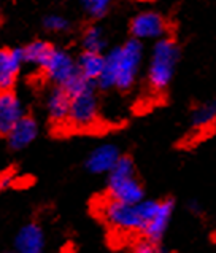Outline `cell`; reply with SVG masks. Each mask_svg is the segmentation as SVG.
<instances>
[{
  "label": "cell",
  "mask_w": 216,
  "mask_h": 253,
  "mask_svg": "<svg viewBox=\"0 0 216 253\" xmlns=\"http://www.w3.org/2000/svg\"><path fill=\"white\" fill-rule=\"evenodd\" d=\"M159 207V201H140L126 204L108 199L102 206V216L110 226L124 233H143L146 223Z\"/></svg>",
  "instance_id": "2"
},
{
  "label": "cell",
  "mask_w": 216,
  "mask_h": 253,
  "mask_svg": "<svg viewBox=\"0 0 216 253\" xmlns=\"http://www.w3.org/2000/svg\"><path fill=\"white\" fill-rule=\"evenodd\" d=\"M105 34L104 29L99 26H91L86 29V32L83 35V46L86 51H97L102 53V49L105 48Z\"/></svg>",
  "instance_id": "18"
},
{
  "label": "cell",
  "mask_w": 216,
  "mask_h": 253,
  "mask_svg": "<svg viewBox=\"0 0 216 253\" xmlns=\"http://www.w3.org/2000/svg\"><path fill=\"white\" fill-rule=\"evenodd\" d=\"M86 13L92 18H102L108 11L113 0H80Z\"/></svg>",
  "instance_id": "19"
},
{
  "label": "cell",
  "mask_w": 216,
  "mask_h": 253,
  "mask_svg": "<svg viewBox=\"0 0 216 253\" xmlns=\"http://www.w3.org/2000/svg\"><path fill=\"white\" fill-rule=\"evenodd\" d=\"M216 121V100L199 105L192 112V126L196 129H207Z\"/></svg>",
  "instance_id": "17"
},
{
  "label": "cell",
  "mask_w": 216,
  "mask_h": 253,
  "mask_svg": "<svg viewBox=\"0 0 216 253\" xmlns=\"http://www.w3.org/2000/svg\"><path fill=\"white\" fill-rule=\"evenodd\" d=\"M70 112L67 123L76 129H89L99 118V99L94 83H89L83 89L70 94Z\"/></svg>",
  "instance_id": "5"
},
{
  "label": "cell",
  "mask_w": 216,
  "mask_h": 253,
  "mask_svg": "<svg viewBox=\"0 0 216 253\" xmlns=\"http://www.w3.org/2000/svg\"><path fill=\"white\" fill-rule=\"evenodd\" d=\"M156 245H157V242L145 237L143 241H139L135 244V252H139V253H153V252H157Z\"/></svg>",
  "instance_id": "21"
},
{
  "label": "cell",
  "mask_w": 216,
  "mask_h": 253,
  "mask_svg": "<svg viewBox=\"0 0 216 253\" xmlns=\"http://www.w3.org/2000/svg\"><path fill=\"white\" fill-rule=\"evenodd\" d=\"M172 213H174V201L172 199H165V201H159V207L154 212V215L151 216L149 221L146 223L145 229H143V236L148 237V239L159 242L162 239V236L167 229Z\"/></svg>",
  "instance_id": "10"
},
{
  "label": "cell",
  "mask_w": 216,
  "mask_h": 253,
  "mask_svg": "<svg viewBox=\"0 0 216 253\" xmlns=\"http://www.w3.org/2000/svg\"><path fill=\"white\" fill-rule=\"evenodd\" d=\"M78 70L80 74L88 78L89 82H97L99 77L102 75V70L105 66V56L102 53H97V51H83V54L78 57Z\"/></svg>",
  "instance_id": "15"
},
{
  "label": "cell",
  "mask_w": 216,
  "mask_h": 253,
  "mask_svg": "<svg viewBox=\"0 0 216 253\" xmlns=\"http://www.w3.org/2000/svg\"><path fill=\"white\" fill-rule=\"evenodd\" d=\"M119 156L121 153L116 147L111 143H105V145H100L91 151L86 160V169L91 173H108L116 164Z\"/></svg>",
  "instance_id": "11"
},
{
  "label": "cell",
  "mask_w": 216,
  "mask_h": 253,
  "mask_svg": "<svg viewBox=\"0 0 216 253\" xmlns=\"http://www.w3.org/2000/svg\"><path fill=\"white\" fill-rule=\"evenodd\" d=\"M189 209H191L194 213H199L200 212V206L197 204V202H192V204H189Z\"/></svg>",
  "instance_id": "23"
},
{
  "label": "cell",
  "mask_w": 216,
  "mask_h": 253,
  "mask_svg": "<svg viewBox=\"0 0 216 253\" xmlns=\"http://www.w3.org/2000/svg\"><path fill=\"white\" fill-rule=\"evenodd\" d=\"M38 134V125L32 117H21L19 121L6 134L8 143L13 150H23L35 140Z\"/></svg>",
  "instance_id": "12"
},
{
  "label": "cell",
  "mask_w": 216,
  "mask_h": 253,
  "mask_svg": "<svg viewBox=\"0 0 216 253\" xmlns=\"http://www.w3.org/2000/svg\"><path fill=\"white\" fill-rule=\"evenodd\" d=\"M70 94L67 92L66 88L62 86H57L48 94L46 99V110H48V117L54 125H62V123H67L69 118V112H70Z\"/></svg>",
  "instance_id": "14"
},
{
  "label": "cell",
  "mask_w": 216,
  "mask_h": 253,
  "mask_svg": "<svg viewBox=\"0 0 216 253\" xmlns=\"http://www.w3.org/2000/svg\"><path fill=\"white\" fill-rule=\"evenodd\" d=\"M131 34L137 40H159L167 34V23L156 11H143L131 21Z\"/></svg>",
  "instance_id": "7"
},
{
  "label": "cell",
  "mask_w": 216,
  "mask_h": 253,
  "mask_svg": "<svg viewBox=\"0 0 216 253\" xmlns=\"http://www.w3.org/2000/svg\"><path fill=\"white\" fill-rule=\"evenodd\" d=\"M43 26H45L46 31L49 32H67L70 29V23L64 18V16H59V14H49L45 19H43Z\"/></svg>",
  "instance_id": "20"
},
{
  "label": "cell",
  "mask_w": 216,
  "mask_h": 253,
  "mask_svg": "<svg viewBox=\"0 0 216 253\" xmlns=\"http://www.w3.org/2000/svg\"><path fill=\"white\" fill-rule=\"evenodd\" d=\"M178 57L180 49L172 39L162 37L156 42L148 67V82L154 91H164L170 84Z\"/></svg>",
  "instance_id": "4"
},
{
  "label": "cell",
  "mask_w": 216,
  "mask_h": 253,
  "mask_svg": "<svg viewBox=\"0 0 216 253\" xmlns=\"http://www.w3.org/2000/svg\"><path fill=\"white\" fill-rule=\"evenodd\" d=\"M143 59V45L140 40L132 39L122 46L113 48L105 54L102 75L96 82L102 89L116 88L119 91L131 89L139 75Z\"/></svg>",
  "instance_id": "1"
},
{
  "label": "cell",
  "mask_w": 216,
  "mask_h": 253,
  "mask_svg": "<svg viewBox=\"0 0 216 253\" xmlns=\"http://www.w3.org/2000/svg\"><path fill=\"white\" fill-rule=\"evenodd\" d=\"M41 70L45 72V75L57 86H66L70 80H73V78L80 74L73 57L67 51L57 49V48H54L51 51L46 62L43 64Z\"/></svg>",
  "instance_id": "6"
},
{
  "label": "cell",
  "mask_w": 216,
  "mask_h": 253,
  "mask_svg": "<svg viewBox=\"0 0 216 253\" xmlns=\"http://www.w3.org/2000/svg\"><path fill=\"white\" fill-rule=\"evenodd\" d=\"M108 198L126 204H135L143 199V186L135 178L132 158L121 155L108 172Z\"/></svg>",
  "instance_id": "3"
},
{
  "label": "cell",
  "mask_w": 216,
  "mask_h": 253,
  "mask_svg": "<svg viewBox=\"0 0 216 253\" xmlns=\"http://www.w3.org/2000/svg\"><path fill=\"white\" fill-rule=\"evenodd\" d=\"M53 49L54 46L49 45L48 42H34L31 45H27L26 48H23L24 62L34 64V66H38L41 69Z\"/></svg>",
  "instance_id": "16"
},
{
  "label": "cell",
  "mask_w": 216,
  "mask_h": 253,
  "mask_svg": "<svg viewBox=\"0 0 216 253\" xmlns=\"http://www.w3.org/2000/svg\"><path fill=\"white\" fill-rule=\"evenodd\" d=\"M24 117L23 104L11 89H0V135H6Z\"/></svg>",
  "instance_id": "8"
},
{
  "label": "cell",
  "mask_w": 216,
  "mask_h": 253,
  "mask_svg": "<svg viewBox=\"0 0 216 253\" xmlns=\"http://www.w3.org/2000/svg\"><path fill=\"white\" fill-rule=\"evenodd\" d=\"M23 62V49H0V89L13 88Z\"/></svg>",
  "instance_id": "9"
},
{
  "label": "cell",
  "mask_w": 216,
  "mask_h": 253,
  "mask_svg": "<svg viewBox=\"0 0 216 253\" xmlns=\"http://www.w3.org/2000/svg\"><path fill=\"white\" fill-rule=\"evenodd\" d=\"M14 249L21 253H40L45 249L43 229L35 223H29V225L23 226L14 239Z\"/></svg>",
  "instance_id": "13"
},
{
  "label": "cell",
  "mask_w": 216,
  "mask_h": 253,
  "mask_svg": "<svg viewBox=\"0 0 216 253\" xmlns=\"http://www.w3.org/2000/svg\"><path fill=\"white\" fill-rule=\"evenodd\" d=\"M13 183V177L11 175H3L0 177V190H3V188L10 186Z\"/></svg>",
  "instance_id": "22"
}]
</instances>
